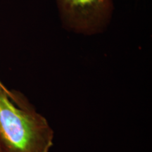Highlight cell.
<instances>
[{
    "mask_svg": "<svg viewBox=\"0 0 152 152\" xmlns=\"http://www.w3.org/2000/svg\"><path fill=\"white\" fill-rule=\"evenodd\" d=\"M54 132L22 94L0 85V152H49Z\"/></svg>",
    "mask_w": 152,
    "mask_h": 152,
    "instance_id": "cell-1",
    "label": "cell"
},
{
    "mask_svg": "<svg viewBox=\"0 0 152 152\" xmlns=\"http://www.w3.org/2000/svg\"><path fill=\"white\" fill-rule=\"evenodd\" d=\"M66 18L81 30L92 29L109 14L110 0H58Z\"/></svg>",
    "mask_w": 152,
    "mask_h": 152,
    "instance_id": "cell-2",
    "label": "cell"
},
{
    "mask_svg": "<svg viewBox=\"0 0 152 152\" xmlns=\"http://www.w3.org/2000/svg\"><path fill=\"white\" fill-rule=\"evenodd\" d=\"M0 85H2V84H1V82H0Z\"/></svg>",
    "mask_w": 152,
    "mask_h": 152,
    "instance_id": "cell-3",
    "label": "cell"
}]
</instances>
